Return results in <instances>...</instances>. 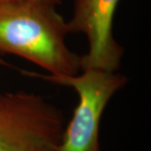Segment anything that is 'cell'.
I'll use <instances>...</instances> for the list:
<instances>
[{
    "instance_id": "1",
    "label": "cell",
    "mask_w": 151,
    "mask_h": 151,
    "mask_svg": "<svg viewBox=\"0 0 151 151\" xmlns=\"http://www.w3.org/2000/svg\"><path fill=\"white\" fill-rule=\"evenodd\" d=\"M66 20L57 7L40 0H0V53L16 55L47 75L81 70V55L69 48Z\"/></svg>"
},
{
    "instance_id": "2",
    "label": "cell",
    "mask_w": 151,
    "mask_h": 151,
    "mask_svg": "<svg viewBox=\"0 0 151 151\" xmlns=\"http://www.w3.org/2000/svg\"><path fill=\"white\" fill-rule=\"evenodd\" d=\"M24 73L45 81L72 88L78 103L65 124L58 151H102L101 121L105 108L128 83V77L119 71L84 69L78 74L56 76L24 70Z\"/></svg>"
},
{
    "instance_id": "3",
    "label": "cell",
    "mask_w": 151,
    "mask_h": 151,
    "mask_svg": "<svg viewBox=\"0 0 151 151\" xmlns=\"http://www.w3.org/2000/svg\"><path fill=\"white\" fill-rule=\"evenodd\" d=\"M65 125L62 110L39 94L0 93V151H58Z\"/></svg>"
},
{
    "instance_id": "4",
    "label": "cell",
    "mask_w": 151,
    "mask_h": 151,
    "mask_svg": "<svg viewBox=\"0 0 151 151\" xmlns=\"http://www.w3.org/2000/svg\"><path fill=\"white\" fill-rule=\"evenodd\" d=\"M120 0H73L66 20L69 34H81L87 50L81 55V70L119 71L124 50L113 35V21Z\"/></svg>"
},
{
    "instance_id": "5",
    "label": "cell",
    "mask_w": 151,
    "mask_h": 151,
    "mask_svg": "<svg viewBox=\"0 0 151 151\" xmlns=\"http://www.w3.org/2000/svg\"><path fill=\"white\" fill-rule=\"evenodd\" d=\"M40 1L48 3V4H50L56 6V7H58L62 4V0H40Z\"/></svg>"
}]
</instances>
